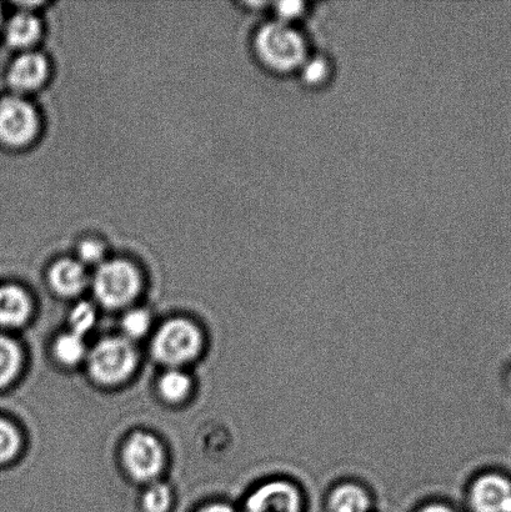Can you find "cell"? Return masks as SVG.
Wrapping results in <instances>:
<instances>
[{
    "label": "cell",
    "instance_id": "cell-17",
    "mask_svg": "<svg viewBox=\"0 0 511 512\" xmlns=\"http://www.w3.org/2000/svg\"><path fill=\"white\" fill-rule=\"evenodd\" d=\"M22 438L17 428L0 418V464L9 463L19 454Z\"/></svg>",
    "mask_w": 511,
    "mask_h": 512
},
{
    "label": "cell",
    "instance_id": "cell-2",
    "mask_svg": "<svg viewBox=\"0 0 511 512\" xmlns=\"http://www.w3.org/2000/svg\"><path fill=\"white\" fill-rule=\"evenodd\" d=\"M90 376L98 384L113 386L124 383L138 365V351L124 336H110L98 341L87 356Z\"/></svg>",
    "mask_w": 511,
    "mask_h": 512
},
{
    "label": "cell",
    "instance_id": "cell-1",
    "mask_svg": "<svg viewBox=\"0 0 511 512\" xmlns=\"http://www.w3.org/2000/svg\"><path fill=\"white\" fill-rule=\"evenodd\" d=\"M255 49L265 67L278 73L294 72L309 58L308 43L295 24L275 22L265 24L255 37Z\"/></svg>",
    "mask_w": 511,
    "mask_h": 512
},
{
    "label": "cell",
    "instance_id": "cell-14",
    "mask_svg": "<svg viewBox=\"0 0 511 512\" xmlns=\"http://www.w3.org/2000/svg\"><path fill=\"white\" fill-rule=\"evenodd\" d=\"M23 354L19 345L7 335L0 334V389L7 388L22 369Z\"/></svg>",
    "mask_w": 511,
    "mask_h": 512
},
{
    "label": "cell",
    "instance_id": "cell-5",
    "mask_svg": "<svg viewBox=\"0 0 511 512\" xmlns=\"http://www.w3.org/2000/svg\"><path fill=\"white\" fill-rule=\"evenodd\" d=\"M162 444L148 433H135L123 449V464L134 480L148 483L158 478L164 468Z\"/></svg>",
    "mask_w": 511,
    "mask_h": 512
},
{
    "label": "cell",
    "instance_id": "cell-25",
    "mask_svg": "<svg viewBox=\"0 0 511 512\" xmlns=\"http://www.w3.org/2000/svg\"><path fill=\"white\" fill-rule=\"evenodd\" d=\"M0 20H2V14H0Z\"/></svg>",
    "mask_w": 511,
    "mask_h": 512
},
{
    "label": "cell",
    "instance_id": "cell-7",
    "mask_svg": "<svg viewBox=\"0 0 511 512\" xmlns=\"http://www.w3.org/2000/svg\"><path fill=\"white\" fill-rule=\"evenodd\" d=\"M300 490L288 480H270L248 496L245 512H302Z\"/></svg>",
    "mask_w": 511,
    "mask_h": 512
},
{
    "label": "cell",
    "instance_id": "cell-22",
    "mask_svg": "<svg viewBox=\"0 0 511 512\" xmlns=\"http://www.w3.org/2000/svg\"><path fill=\"white\" fill-rule=\"evenodd\" d=\"M80 263L98 264L104 258L103 245L95 240H87L79 248Z\"/></svg>",
    "mask_w": 511,
    "mask_h": 512
},
{
    "label": "cell",
    "instance_id": "cell-23",
    "mask_svg": "<svg viewBox=\"0 0 511 512\" xmlns=\"http://www.w3.org/2000/svg\"><path fill=\"white\" fill-rule=\"evenodd\" d=\"M198 512H237L233 508H230L227 504H212L205 506L202 510Z\"/></svg>",
    "mask_w": 511,
    "mask_h": 512
},
{
    "label": "cell",
    "instance_id": "cell-19",
    "mask_svg": "<svg viewBox=\"0 0 511 512\" xmlns=\"http://www.w3.org/2000/svg\"><path fill=\"white\" fill-rule=\"evenodd\" d=\"M172 503V490L162 483L150 485L142 500L145 512H168L172 508Z\"/></svg>",
    "mask_w": 511,
    "mask_h": 512
},
{
    "label": "cell",
    "instance_id": "cell-10",
    "mask_svg": "<svg viewBox=\"0 0 511 512\" xmlns=\"http://www.w3.org/2000/svg\"><path fill=\"white\" fill-rule=\"evenodd\" d=\"M48 75V63L43 55L28 53L19 57L9 70V84L14 89L28 92L42 85Z\"/></svg>",
    "mask_w": 511,
    "mask_h": 512
},
{
    "label": "cell",
    "instance_id": "cell-12",
    "mask_svg": "<svg viewBox=\"0 0 511 512\" xmlns=\"http://www.w3.org/2000/svg\"><path fill=\"white\" fill-rule=\"evenodd\" d=\"M327 505L330 512H369L372 499L363 486L344 483L330 491Z\"/></svg>",
    "mask_w": 511,
    "mask_h": 512
},
{
    "label": "cell",
    "instance_id": "cell-18",
    "mask_svg": "<svg viewBox=\"0 0 511 512\" xmlns=\"http://www.w3.org/2000/svg\"><path fill=\"white\" fill-rule=\"evenodd\" d=\"M152 325V318L147 310L133 309L129 310L122 319V329L124 331V338L130 341L138 340L148 334Z\"/></svg>",
    "mask_w": 511,
    "mask_h": 512
},
{
    "label": "cell",
    "instance_id": "cell-15",
    "mask_svg": "<svg viewBox=\"0 0 511 512\" xmlns=\"http://www.w3.org/2000/svg\"><path fill=\"white\" fill-rule=\"evenodd\" d=\"M159 394L169 403H180L188 398L192 391V379L180 369H168L160 376Z\"/></svg>",
    "mask_w": 511,
    "mask_h": 512
},
{
    "label": "cell",
    "instance_id": "cell-9",
    "mask_svg": "<svg viewBox=\"0 0 511 512\" xmlns=\"http://www.w3.org/2000/svg\"><path fill=\"white\" fill-rule=\"evenodd\" d=\"M32 315V300L17 285H0V326L19 328Z\"/></svg>",
    "mask_w": 511,
    "mask_h": 512
},
{
    "label": "cell",
    "instance_id": "cell-4",
    "mask_svg": "<svg viewBox=\"0 0 511 512\" xmlns=\"http://www.w3.org/2000/svg\"><path fill=\"white\" fill-rule=\"evenodd\" d=\"M95 298L105 308L119 309L137 298L142 280L139 271L125 260L108 261L93 276Z\"/></svg>",
    "mask_w": 511,
    "mask_h": 512
},
{
    "label": "cell",
    "instance_id": "cell-8",
    "mask_svg": "<svg viewBox=\"0 0 511 512\" xmlns=\"http://www.w3.org/2000/svg\"><path fill=\"white\" fill-rule=\"evenodd\" d=\"M474 512H511V483L497 474L480 476L469 490Z\"/></svg>",
    "mask_w": 511,
    "mask_h": 512
},
{
    "label": "cell",
    "instance_id": "cell-21",
    "mask_svg": "<svg viewBox=\"0 0 511 512\" xmlns=\"http://www.w3.org/2000/svg\"><path fill=\"white\" fill-rule=\"evenodd\" d=\"M330 69H332V64L327 58H324L323 55L310 54L302 68L299 69V73L303 74L304 80L308 84L319 85L328 79Z\"/></svg>",
    "mask_w": 511,
    "mask_h": 512
},
{
    "label": "cell",
    "instance_id": "cell-13",
    "mask_svg": "<svg viewBox=\"0 0 511 512\" xmlns=\"http://www.w3.org/2000/svg\"><path fill=\"white\" fill-rule=\"evenodd\" d=\"M40 35L38 19L29 13H19L9 20L5 37L15 48L29 47L37 42Z\"/></svg>",
    "mask_w": 511,
    "mask_h": 512
},
{
    "label": "cell",
    "instance_id": "cell-16",
    "mask_svg": "<svg viewBox=\"0 0 511 512\" xmlns=\"http://www.w3.org/2000/svg\"><path fill=\"white\" fill-rule=\"evenodd\" d=\"M53 353L55 359L65 366L78 365L88 356L83 336L74 334L72 331L58 336Z\"/></svg>",
    "mask_w": 511,
    "mask_h": 512
},
{
    "label": "cell",
    "instance_id": "cell-6",
    "mask_svg": "<svg viewBox=\"0 0 511 512\" xmlns=\"http://www.w3.org/2000/svg\"><path fill=\"white\" fill-rule=\"evenodd\" d=\"M38 115L25 100L4 98L0 102V140L12 147H23L38 133Z\"/></svg>",
    "mask_w": 511,
    "mask_h": 512
},
{
    "label": "cell",
    "instance_id": "cell-24",
    "mask_svg": "<svg viewBox=\"0 0 511 512\" xmlns=\"http://www.w3.org/2000/svg\"><path fill=\"white\" fill-rule=\"evenodd\" d=\"M419 512H454L452 509L448 508V506L442 504H430L424 506L422 510Z\"/></svg>",
    "mask_w": 511,
    "mask_h": 512
},
{
    "label": "cell",
    "instance_id": "cell-3",
    "mask_svg": "<svg viewBox=\"0 0 511 512\" xmlns=\"http://www.w3.org/2000/svg\"><path fill=\"white\" fill-rule=\"evenodd\" d=\"M203 336L198 326L188 319L165 321L155 333L152 354L169 369H179L198 358L202 351Z\"/></svg>",
    "mask_w": 511,
    "mask_h": 512
},
{
    "label": "cell",
    "instance_id": "cell-11",
    "mask_svg": "<svg viewBox=\"0 0 511 512\" xmlns=\"http://www.w3.org/2000/svg\"><path fill=\"white\" fill-rule=\"evenodd\" d=\"M49 283L59 295H78L88 284L87 270L80 261L59 260L49 271Z\"/></svg>",
    "mask_w": 511,
    "mask_h": 512
},
{
    "label": "cell",
    "instance_id": "cell-20",
    "mask_svg": "<svg viewBox=\"0 0 511 512\" xmlns=\"http://www.w3.org/2000/svg\"><path fill=\"white\" fill-rule=\"evenodd\" d=\"M97 323V313L89 303H79L74 306L69 315V326L72 333L83 336L92 331Z\"/></svg>",
    "mask_w": 511,
    "mask_h": 512
}]
</instances>
